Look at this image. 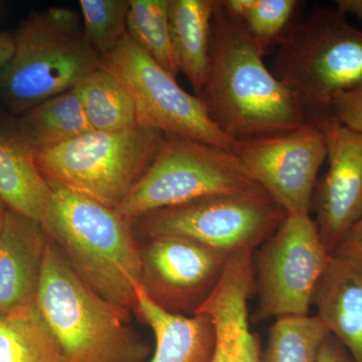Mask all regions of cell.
Listing matches in <instances>:
<instances>
[{
  "mask_svg": "<svg viewBox=\"0 0 362 362\" xmlns=\"http://www.w3.org/2000/svg\"><path fill=\"white\" fill-rule=\"evenodd\" d=\"M316 362H354L349 350L334 335L329 334L319 350Z\"/></svg>",
  "mask_w": 362,
  "mask_h": 362,
  "instance_id": "83f0119b",
  "label": "cell"
},
{
  "mask_svg": "<svg viewBox=\"0 0 362 362\" xmlns=\"http://www.w3.org/2000/svg\"><path fill=\"white\" fill-rule=\"evenodd\" d=\"M102 66L129 90L134 99L138 125L235 153L238 142L213 122L201 99L183 90L175 76L143 51L128 33L102 59Z\"/></svg>",
  "mask_w": 362,
  "mask_h": 362,
  "instance_id": "9c48e42d",
  "label": "cell"
},
{
  "mask_svg": "<svg viewBox=\"0 0 362 362\" xmlns=\"http://www.w3.org/2000/svg\"><path fill=\"white\" fill-rule=\"evenodd\" d=\"M35 306L66 362H141L149 349L126 309L86 284L49 239Z\"/></svg>",
  "mask_w": 362,
  "mask_h": 362,
  "instance_id": "3957f363",
  "label": "cell"
},
{
  "mask_svg": "<svg viewBox=\"0 0 362 362\" xmlns=\"http://www.w3.org/2000/svg\"><path fill=\"white\" fill-rule=\"evenodd\" d=\"M265 54L223 0H216L209 68L197 97L213 122L235 142L309 122L297 98L266 66Z\"/></svg>",
  "mask_w": 362,
  "mask_h": 362,
  "instance_id": "6da1fadb",
  "label": "cell"
},
{
  "mask_svg": "<svg viewBox=\"0 0 362 362\" xmlns=\"http://www.w3.org/2000/svg\"><path fill=\"white\" fill-rule=\"evenodd\" d=\"M330 115L342 125L362 133V87L334 97L330 106Z\"/></svg>",
  "mask_w": 362,
  "mask_h": 362,
  "instance_id": "4316f807",
  "label": "cell"
},
{
  "mask_svg": "<svg viewBox=\"0 0 362 362\" xmlns=\"http://www.w3.org/2000/svg\"><path fill=\"white\" fill-rule=\"evenodd\" d=\"M230 256L185 238H149L141 251L143 284L162 308L194 315L220 283Z\"/></svg>",
  "mask_w": 362,
  "mask_h": 362,
  "instance_id": "7c38bea8",
  "label": "cell"
},
{
  "mask_svg": "<svg viewBox=\"0 0 362 362\" xmlns=\"http://www.w3.org/2000/svg\"><path fill=\"white\" fill-rule=\"evenodd\" d=\"M216 0H169L171 37L180 73L199 94L206 82Z\"/></svg>",
  "mask_w": 362,
  "mask_h": 362,
  "instance_id": "d6986e66",
  "label": "cell"
},
{
  "mask_svg": "<svg viewBox=\"0 0 362 362\" xmlns=\"http://www.w3.org/2000/svg\"><path fill=\"white\" fill-rule=\"evenodd\" d=\"M223 6L238 20L264 52L277 45L284 37L297 0H223Z\"/></svg>",
  "mask_w": 362,
  "mask_h": 362,
  "instance_id": "d4e9b609",
  "label": "cell"
},
{
  "mask_svg": "<svg viewBox=\"0 0 362 362\" xmlns=\"http://www.w3.org/2000/svg\"><path fill=\"white\" fill-rule=\"evenodd\" d=\"M135 307L156 337V351L149 362H211L216 330L211 317H187L162 308L141 282L134 284Z\"/></svg>",
  "mask_w": 362,
  "mask_h": 362,
  "instance_id": "e0dca14e",
  "label": "cell"
},
{
  "mask_svg": "<svg viewBox=\"0 0 362 362\" xmlns=\"http://www.w3.org/2000/svg\"><path fill=\"white\" fill-rule=\"evenodd\" d=\"M102 66L77 13L51 7L30 14L14 37V52L0 73V97L16 113L76 87Z\"/></svg>",
  "mask_w": 362,
  "mask_h": 362,
  "instance_id": "5b68a950",
  "label": "cell"
},
{
  "mask_svg": "<svg viewBox=\"0 0 362 362\" xmlns=\"http://www.w3.org/2000/svg\"><path fill=\"white\" fill-rule=\"evenodd\" d=\"M80 7L85 39L103 59L127 35L130 0H80Z\"/></svg>",
  "mask_w": 362,
  "mask_h": 362,
  "instance_id": "484cf974",
  "label": "cell"
},
{
  "mask_svg": "<svg viewBox=\"0 0 362 362\" xmlns=\"http://www.w3.org/2000/svg\"><path fill=\"white\" fill-rule=\"evenodd\" d=\"M47 244L39 223L7 209L0 237V313L35 305Z\"/></svg>",
  "mask_w": 362,
  "mask_h": 362,
  "instance_id": "9a60e30c",
  "label": "cell"
},
{
  "mask_svg": "<svg viewBox=\"0 0 362 362\" xmlns=\"http://www.w3.org/2000/svg\"><path fill=\"white\" fill-rule=\"evenodd\" d=\"M313 122L327 143V173L317 187L316 225L324 247L337 251L362 218V133L326 115Z\"/></svg>",
  "mask_w": 362,
  "mask_h": 362,
  "instance_id": "4fadbf2b",
  "label": "cell"
},
{
  "mask_svg": "<svg viewBox=\"0 0 362 362\" xmlns=\"http://www.w3.org/2000/svg\"><path fill=\"white\" fill-rule=\"evenodd\" d=\"M163 133L145 126L92 130L37 154L40 173L74 192L117 209L153 161Z\"/></svg>",
  "mask_w": 362,
  "mask_h": 362,
  "instance_id": "52a82bcc",
  "label": "cell"
},
{
  "mask_svg": "<svg viewBox=\"0 0 362 362\" xmlns=\"http://www.w3.org/2000/svg\"><path fill=\"white\" fill-rule=\"evenodd\" d=\"M49 181L52 197L40 226L80 278L106 301L129 310L143 263L130 221L116 209Z\"/></svg>",
  "mask_w": 362,
  "mask_h": 362,
  "instance_id": "7a4b0ae2",
  "label": "cell"
},
{
  "mask_svg": "<svg viewBox=\"0 0 362 362\" xmlns=\"http://www.w3.org/2000/svg\"><path fill=\"white\" fill-rule=\"evenodd\" d=\"M0 362H66L35 305L0 313Z\"/></svg>",
  "mask_w": 362,
  "mask_h": 362,
  "instance_id": "7402d4cb",
  "label": "cell"
},
{
  "mask_svg": "<svg viewBox=\"0 0 362 362\" xmlns=\"http://www.w3.org/2000/svg\"><path fill=\"white\" fill-rule=\"evenodd\" d=\"M235 154L287 214H309L327 143L313 122L288 132L238 142Z\"/></svg>",
  "mask_w": 362,
  "mask_h": 362,
  "instance_id": "8fae6325",
  "label": "cell"
},
{
  "mask_svg": "<svg viewBox=\"0 0 362 362\" xmlns=\"http://www.w3.org/2000/svg\"><path fill=\"white\" fill-rule=\"evenodd\" d=\"M330 258L310 214H287L252 254L259 304L252 320L308 315L314 289Z\"/></svg>",
  "mask_w": 362,
  "mask_h": 362,
  "instance_id": "ba28073f",
  "label": "cell"
},
{
  "mask_svg": "<svg viewBox=\"0 0 362 362\" xmlns=\"http://www.w3.org/2000/svg\"><path fill=\"white\" fill-rule=\"evenodd\" d=\"M335 6L343 16H354L362 21V0H337Z\"/></svg>",
  "mask_w": 362,
  "mask_h": 362,
  "instance_id": "4dcf8cb0",
  "label": "cell"
},
{
  "mask_svg": "<svg viewBox=\"0 0 362 362\" xmlns=\"http://www.w3.org/2000/svg\"><path fill=\"white\" fill-rule=\"evenodd\" d=\"M75 89L93 130L112 132L138 125L129 90L103 66L92 71Z\"/></svg>",
  "mask_w": 362,
  "mask_h": 362,
  "instance_id": "44dd1931",
  "label": "cell"
},
{
  "mask_svg": "<svg viewBox=\"0 0 362 362\" xmlns=\"http://www.w3.org/2000/svg\"><path fill=\"white\" fill-rule=\"evenodd\" d=\"M14 52V37L9 33H0V73L7 65Z\"/></svg>",
  "mask_w": 362,
  "mask_h": 362,
  "instance_id": "f546056e",
  "label": "cell"
},
{
  "mask_svg": "<svg viewBox=\"0 0 362 362\" xmlns=\"http://www.w3.org/2000/svg\"><path fill=\"white\" fill-rule=\"evenodd\" d=\"M329 333L317 316L276 319L261 362H316Z\"/></svg>",
  "mask_w": 362,
  "mask_h": 362,
  "instance_id": "cb8c5ba5",
  "label": "cell"
},
{
  "mask_svg": "<svg viewBox=\"0 0 362 362\" xmlns=\"http://www.w3.org/2000/svg\"><path fill=\"white\" fill-rule=\"evenodd\" d=\"M264 194L233 152L164 135L153 161L116 211L133 221L209 197Z\"/></svg>",
  "mask_w": 362,
  "mask_h": 362,
  "instance_id": "8992f818",
  "label": "cell"
},
{
  "mask_svg": "<svg viewBox=\"0 0 362 362\" xmlns=\"http://www.w3.org/2000/svg\"><path fill=\"white\" fill-rule=\"evenodd\" d=\"M127 33L164 70L177 77L180 71L171 37L169 0H130Z\"/></svg>",
  "mask_w": 362,
  "mask_h": 362,
  "instance_id": "603a6c76",
  "label": "cell"
},
{
  "mask_svg": "<svg viewBox=\"0 0 362 362\" xmlns=\"http://www.w3.org/2000/svg\"><path fill=\"white\" fill-rule=\"evenodd\" d=\"M52 197L37 153L16 125H0V201L9 211L42 223Z\"/></svg>",
  "mask_w": 362,
  "mask_h": 362,
  "instance_id": "ac0fdd59",
  "label": "cell"
},
{
  "mask_svg": "<svg viewBox=\"0 0 362 362\" xmlns=\"http://www.w3.org/2000/svg\"><path fill=\"white\" fill-rule=\"evenodd\" d=\"M14 125L37 154L93 130L76 89L37 105Z\"/></svg>",
  "mask_w": 362,
  "mask_h": 362,
  "instance_id": "ffe728a7",
  "label": "cell"
},
{
  "mask_svg": "<svg viewBox=\"0 0 362 362\" xmlns=\"http://www.w3.org/2000/svg\"><path fill=\"white\" fill-rule=\"evenodd\" d=\"M331 255L362 258V218L350 230L337 251Z\"/></svg>",
  "mask_w": 362,
  "mask_h": 362,
  "instance_id": "f1b7e54d",
  "label": "cell"
},
{
  "mask_svg": "<svg viewBox=\"0 0 362 362\" xmlns=\"http://www.w3.org/2000/svg\"><path fill=\"white\" fill-rule=\"evenodd\" d=\"M311 305L354 362H362V258L331 255Z\"/></svg>",
  "mask_w": 362,
  "mask_h": 362,
  "instance_id": "2e32d148",
  "label": "cell"
},
{
  "mask_svg": "<svg viewBox=\"0 0 362 362\" xmlns=\"http://www.w3.org/2000/svg\"><path fill=\"white\" fill-rule=\"evenodd\" d=\"M7 213V207L4 206V202L0 201V237H1L2 230H4V221Z\"/></svg>",
  "mask_w": 362,
  "mask_h": 362,
  "instance_id": "1f68e13d",
  "label": "cell"
},
{
  "mask_svg": "<svg viewBox=\"0 0 362 362\" xmlns=\"http://www.w3.org/2000/svg\"><path fill=\"white\" fill-rule=\"evenodd\" d=\"M271 71L309 121L330 115L337 95L362 87V30L337 8L311 11L278 42Z\"/></svg>",
  "mask_w": 362,
  "mask_h": 362,
  "instance_id": "277c9868",
  "label": "cell"
},
{
  "mask_svg": "<svg viewBox=\"0 0 362 362\" xmlns=\"http://www.w3.org/2000/svg\"><path fill=\"white\" fill-rule=\"evenodd\" d=\"M252 251L230 256L220 283L194 315L211 317L216 345L211 362H261L259 341L250 330L247 302L255 293Z\"/></svg>",
  "mask_w": 362,
  "mask_h": 362,
  "instance_id": "5bb4252c",
  "label": "cell"
},
{
  "mask_svg": "<svg viewBox=\"0 0 362 362\" xmlns=\"http://www.w3.org/2000/svg\"><path fill=\"white\" fill-rule=\"evenodd\" d=\"M287 213L268 194L221 195L142 216L148 238L180 237L235 254L258 249Z\"/></svg>",
  "mask_w": 362,
  "mask_h": 362,
  "instance_id": "30bf717a",
  "label": "cell"
}]
</instances>
